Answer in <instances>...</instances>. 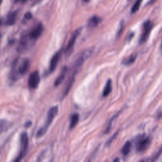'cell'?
<instances>
[{"label":"cell","instance_id":"15","mask_svg":"<svg viewBox=\"0 0 162 162\" xmlns=\"http://www.w3.org/2000/svg\"><path fill=\"white\" fill-rule=\"evenodd\" d=\"M131 148H132V143L130 141L126 142L122 149V153L125 156L127 155L130 153Z\"/></svg>","mask_w":162,"mask_h":162},{"label":"cell","instance_id":"14","mask_svg":"<svg viewBox=\"0 0 162 162\" xmlns=\"http://www.w3.org/2000/svg\"><path fill=\"white\" fill-rule=\"evenodd\" d=\"M79 119V115L78 113H73L71 116V120H70V128L73 129L77 124H78Z\"/></svg>","mask_w":162,"mask_h":162},{"label":"cell","instance_id":"21","mask_svg":"<svg viewBox=\"0 0 162 162\" xmlns=\"http://www.w3.org/2000/svg\"><path fill=\"white\" fill-rule=\"evenodd\" d=\"M24 17H25V19L26 20H30V19H32L33 15H32L31 13H30V12H27V13L25 15H24Z\"/></svg>","mask_w":162,"mask_h":162},{"label":"cell","instance_id":"13","mask_svg":"<svg viewBox=\"0 0 162 162\" xmlns=\"http://www.w3.org/2000/svg\"><path fill=\"white\" fill-rule=\"evenodd\" d=\"M112 80L109 79L106 84L103 92V97L108 96L112 92Z\"/></svg>","mask_w":162,"mask_h":162},{"label":"cell","instance_id":"25","mask_svg":"<svg viewBox=\"0 0 162 162\" xmlns=\"http://www.w3.org/2000/svg\"><path fill=\"white\" fill-rule=\"evenodd\" d=\"M119 161V159H115V160H114V161Z\"/></svg>","mask_w":162,"mask_h":162},{"label":"cell","instance_id":"9","mask_svg":"<svg viewBox=\"0 0 162 162\" xmlns=\"http://www.w3.org/2000/svg\"><path fill=\"white\" fill-rule=\"evenodd\" d=\"M60 58V52L58 51L51 58V61H50V72H53L56 68L57 65L58 63L59 60Z\"/></svg>","mask_w":162,"mask_h":162},{"label":"cell","instance_id":"11","mask_svg":"<svg viewBox=\"0 0 162 162\" xmlns=\"http://www.w3.org/2000/svg\"><path fill=\"white\" fill-rule=\"evenodd\" d=\"M68 71V68L67 67H65L63 68V69L62 70V72H61V73L59 76L57 77V79L55 80V86H58L60 84H61V83L64 81L65 76L67 75V73Z\"/></svg>","mask_w":162,"mask_h":162},{"label":"cell","instance_id":"3","mask_svg":"<svg viewBox=\"0 0 162 162\" xmlns=\"http://www.w3.org/2000/svg\"><path fill=\"white\" fill-rule=\"evenodd\" d=\"M153 27V24L150 20L146 21L143 24L142 32L139 39L140 44H143L148 39L152 28Z\"/></svg>","mask_w":162,"mask_h":162},{"label":"cell","instance_id":"8","mask_svg":"<svg viewBox=\"0 0 162 162\" xmlns=\"http://www.w3.org/2000/svg\"><path fill=\"white\" fill-rule=\"evenodd\" d=\"M29 39H31L29 37L28 35H25L21 37L17 47V51L19 53H23L27 50Z\"/></svg>","mask_w":162,"mask_h":162},{"label":"cell","instance_id":"7","mask_svg":"<svg viewBox=\"0 0 162 162\" xmlns=\"http://www.w3.org/2000/svg\"><path fill=\"white\" fill-rule=\"evenodd\" d=\"M44 31V26L41 23L38 24L29 33L28 36L31 40H36L42 34Z\"/></svg>","mask_w":162,"mask_h":162},{"label":"cell","instance_id":"5","mask_svg":"<svg viewBox=\"0 0 162 162\" xmlns=\"http://www.w3.org/2000/svg\"><path fill=\"white\" fill-rule=\"evenodd\" d=\"M81 31H82V28H79L77 29V30H76L75 32L72 34L70 40L67 44V46L65 48V53L70 54L72 53L73 46H74V45L76 43V41L78 36H79V34H81Z\"/></svg>","mask_w":162,"mask_h":162},{"label":"cell","instance_id":"24","mask_svg":"<svg viewBox=\"0 0 162 162\" xmlns=\"http://www.w3.org/2000/svg\"><path fill=\"white\" fill-rule=\"evenodd\" d=\"M19 1H20V0H15V2H16V3H17V2H19Z\"/></svg>","mask_w":162,"mask_h":162},{"label":"cell","instance_id":"18","mask_svg":"<svg viewBox=\"0 0 162 162\" xmlns=\"http://www.w3.org/2000/svg\"><path fill=\"white\" fill-rule=\"evenodd\" d=\"M10 124L9 123L4 120H1V132L3 133L5 131H6L9 128Z\"/></svg>","mask_w":162,"mask_h":162},{"label":"cell","instance_id":"27","mask_svg":"<svg viewBox=\"0 0 162 162\" xmlns=\"http://www.w3.org/2000/svg\"><path fill=\"white\" fill-rule=\"evenodd\" d=\"M161 49H162V42H161Z\"/></svg>","mask_w":162,"mask_h":162},{"label":"cell","instance_id":"17","mask_svg":"<svg viewBox=\"0 0 162 162\" xmlns=\"http://www.w3.org/2000/svg\"><path fill=\"white\" fill-rule=\"evenodd\" d=\"M142 2V0H137L136 3L134 4V5L132 6V7L131 12L132 13H135L136 12H137L139 10Z\"/></svg>","mask_w":162,"mask_h":162},{"label":"cell","instance_id":"2","mask_svg":"<svg viewBox=\"0 0 162 162\" xmlns=\"http://www.w3.org/2000/svg\"><path fill=\"white\" fill-rule=\"evenodd\" d=\"M28 138L26 132H24L20 136V150L17 158L15 160V161L18 162L22 160V158L25 156L27 150L28 148Z\"/></svg>","mask_w":162,"mask_h":162},{"label":"cell","instance_id":"4","mask_svg":"<svg viewBox=\"0 0 162 162\" xmlns=\"http://www.w3.org/2000/svg\"><path fill=\"white\" fill-rule=\"evenodd\" d=\"M150 144V139L145 136H140L136 141V150L138 152L143 153L147 149Z\"/></svg>","mask_w":162,"mask_h":162},{"label":"cell","instance_id":"19","mask_svg":"<svg viewBox=\"0 0 162 162\" xmlns=\"http://www.w3.org/2000/svg\"><path fill=\"white\" fill-rule=\"evenodd\" d=\"M119 113H118L117 115H115L113 118H112V120L110 121V122H109V124H108V126L107 127V129H106V130H105V133H108V132H109V131L110 130V129H111V127H112V121L115 119V118H116V115H119Z\"/></svg>","mask_w":162,"mask_h":162},{"label":"cell","instance_id":"10","mask_svg":"<svg viewBox=\"0 0 162 162\" xmlns=\"http://www.w3.org/2000/svg\"><path fill=\"white\" fill-rule=\"evenodd\" d=\"M18 16V11H15L12 12H10L7 17L6 20V24L7 25H13L15 24L17 19Z\"/></svg>","mask_w":162,"mask_h":162},{"label":"cell","instance_id":"23","mask_svg":"<svg viewBox=\"0 0 162 162\" xmlns=\"http://www.w3.org/2000/svg\"><path fill=\"white\" fill-rule=\"evenodd\" d=\"M84 1L85 2H86V3H87V2H89L90 1V0H84Z\"/></svg>","mask_w":162,"mask_h":162},{"label":"cell","instance_id":"1","mask_svg":"<svg viewBox=\"0 0 162 162\" xmlns=\"http://www.w3.org/2000/svg\"><path fill=\"white\" fill-rule=\"evenodd\" d=\"M58 112V108L57 106H54L49 110L48 115H47V119H46V124L45 125H44L42 127H41L37 131V134H36L37 138H41L45 134L49 126L51 124L54 119L57 115Z\"/></svg>","mask_w":162,"mask_h":162},{"label":"cell","instance_id":"16","mask_svg":"<svg viewBox=\"0 0 162 162\" xmlns=\"http://www.w3.org/2000/svg\"><path fill=\"white\" fill-rule=\"evenodd\" d=\"M136 58H137L136 55H132L129 58H126L125 60H124L123 63L125 65H130L135 62Z\"/></svg>","mask_w":162,"mask_h":162},{"label":"cell","instance_id":"6","mask_svg":"<svg viewBox=\"0 0 162 162\" xmlns=\"http://www.w3.org/2000/svg\"><path fill=\"white\" fill-rule=\"evenodd\" d=\"M40 83V75L37 71H34L31 73L28 77V84L30 89L34 90L37 87Z\"/></svg>","mask_w":162,"mask_h":162},{"label":"cell","instance_id":"20","mask_svg":"<svg viewBox=\"0 0 162 162\" xmlns=\"http://www.w3.org/2000/svg\"><path fill=\"white\" fill-rule=\"evenodd\" d=\"M161 154H162V147L161 148V149L158 151V152L156 153V155L153 157V158L152 159V161H155V160H156L160 157V156L161 155Z\"/></svg>","mask_w":162,"mask_h":162},{"label":"cell","instance_id":"12","mask_svg":"<svg viewBox=\"0 0 162 162\" xmlns=\"http://www.w3.org/2000/svg\"><path fill=\"white\" fill-rule=\"evenodd\" d=\"M101 19L98 16H93L87 22V25L90 28H94L100 23Z\"/></svg>","mask_w":162,"mask_h":162},{"label":"cell","instance_id":"26","mask_svg":"<svg viewBox=\"0 0 162 162\" xmlns=\"http://www.w3.org/2000/svg\"><path fill=\"white\" fill-rule=\"evenodd\" d=\"M155 1V0H151V2H154Z\"/></svg>","mask_w":162,"mask_h":162},{"label":"cell","instance_id":"22","mask_svg":"<svg viewBox=\"0 0 162 162\" xmlns=\"http://www.w3.org/2000/svg\"><path fill=\"white\" fill-rule=\"evenodd\" d=\"M158 116H159V117H162V110L159 113V114H158Z\"/></svg>","mask_w":162,"mask_h":162}]
</instances>
